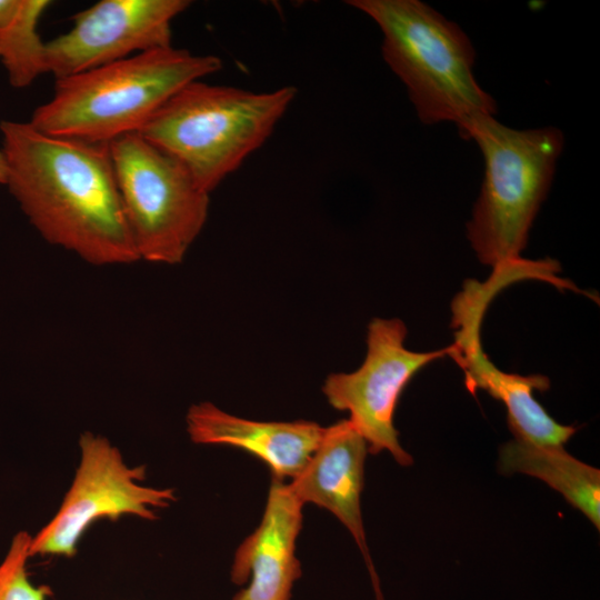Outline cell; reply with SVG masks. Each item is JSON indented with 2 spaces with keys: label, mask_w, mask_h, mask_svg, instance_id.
<instances>
[{
  "label": "cell",
  "mask_w": 600,
  "mask_h": 600,
  "mask_svg": "<svg viewBox=\"0 0 600 600\" xmlns=\"http://www.w3.org/2000/svg\"><path fill=\"white\" fill-rule=\"evenodd\" d=\"M0 132L6 186L47 242L93 266L140 261L109 143L50 136L29 121L3 120Z\"/></svg>",
  "instance_id": "obj_1"
},
{
  "label": "cell",
  "mask_w": 600,
  "mask_h": 600,
  "mask_svg": "<svg viewBox=\"0 0 600 600\" xmlns=\"http://www.w3.org/2000/svg\"><path fill=\"white\" fill-rule=\"evenodd\" d=\"M222 68L219 57L168 47L56 80L52 97L32 113L39 131L109 143L140 132L181 88Z\"/></svg>",
  "instance_id": "obj_2"
},
{
  "label": "cell",
  "mask_w": 600,
  "mask_h": 600,
  "mask_svg": "<svg viewBox=\"0 0 600 600\" xmlns=\"http://www.w3.org/2000/svg\"><path fill=\"white\" fill-rule=\"evenodd\" d=\"M382 32V57L408 90L421 122H454L459 132L496 101L473 74L474 49L460 27L419 0H349Z\"/></svg>",
  "instance_id": "obj_3"
},
{
  "label": "cell",
  "mask_w": 600,
  "mask_h": 600,
  "mask_svg": "<svg viewBox=\"0 0 600 600\" xmlns=\"http://www.w3.org/2000/svg\"><path fill=\"white\" fill-rule=\"evenodd\" d=\"M296 96L292 86L252 92L197 80L174 93L139 133L210 194L267 141Z\"/></svg>",
  "instance_id": "obj_4"
},
{
  "label": "cell",
  "mask_w": 600,
  "mask_h": 600,
  "mask_svg": "<svg viewBox=\"0 0 600 600\" xmlns=\"http://www.w3.org/2000/svg\"><path fill=\"white\" fill-rule=\"evenodd\" d=\"M459 133L474 140L484 159L468 239L479 260L497 268L520 258L551 187L564 138L552 127L512 129L491 114L476 116Z\"/></svg>",
  "instance_id": "obj_5"
},
{
  "label": "cell",
  "mask_w": 600,
  "mask_h": 600,
  "mask_svg": "<svg viewBox=\"0 0 600 600\" xmlns=\"http://www.w3.org/2000/svg\"><path fill=\"white\" fill-rule=\"evenodd\" d=\"M109 149L139 259L180 263L207 221L209 193L139 132L114 139Z\"/></svg>",
  "instance_id": "obj_6"
},
{
  "label": "cell",
  "mask_w": 600,
  "mask_h": 600,
  "mask_svg": "<svg viewBox=\"0 0 600 600\" xmlns=\"http://www.w3.org/2000/svg\"><path fill=\"white\" fill-rule=\"evenodd\" d=\"M79 447L80 463L73 481L58 512L32 537L30 557L71 558L94 521H117L122 516L156 520L154 509L167 508L176 501L174 489L139 484L146 477V466H127L120 450L107 438L83 432Z\"/></svg>",
  "instance_id": "obj_7"
},
{
  "label": "cell",
  "mask_w": 600,
  "mask_h": 600,
  "mask_svg": "<svg viewBox=\"0 0 600 600\" xmlns=\"http://www.w3.org/2000/svg\"><path fill=\"white\" fill-rule=\"evenodd\" d=\"M406 336L400 319H372L361 367L349 373L329 374L322 387L334 409L349 412L350 422L367 441L368 452L387 450L401 466H410L413 460L401 447L393 426L400 396L420 369L453 351L452 344L428 352L411 351L403 344Z\"/></svg>",
  "instance_id": "obj_8"
},
{
  "label": "cell",
  "mask_w": 600,
  "mask_h": 600,
  "mask_svg": "<svg viewBox=\"0 0 600 600\" xmlns=\"http://www.w3.org/2000/svg\"><path fill=\"white\" fill-rule=\"evenodd\" d=\"M189 0H101L72 17V28L46 41L44 72L58 79L137 53L171 47V23Z\"/></svg>",
  "instance_id": "obj_9"
},
{
  "label": "cell",
  "mask_w": 600,
  "mask_h": 600,
  "mask_svg": "<svg viewBox=\"0 0 600 600\" xmlns=\"http://www.w3.org/2000/svg\"><path fill=\"white\" fill-rule=\"evenodd\" d=\"M496 296L497 290L490 282H464L451 307L456 331L450 357L462 369L470 392L484 390L504 404L514 440L534 446L563 447L577 428L557 422L533 397L536 390L549 389V379L541 374L504 372L490 361L482 349L481 322Z\"/></svg>",
  "instance_id": "obj_10"
},
{
  "label": "cell",
  "mask_w": 600,
  "mask_h": 600,
  "mask_svg": "<svg viewBox=\"0 0 600 600\" xmlns=\"http://www.w3.org/2000/svg\"><path fill=\"white\" fill-rule=\"evenodd\" d=\"M367 452V441L350 420H340L324 428L317 449L288 486L302 504L311 502L329 510L350 531L367 563L376 599L383 600L360 509Z\"/></svg>",
  "instance_id": "obj_11"
},
{
  "label": "cell",
  "mask_w": 600,
  "mask_h": 600,
  "mask_svg": "<svg viewBox=\"0 0 600 600\" xmlns=\"http://www.w3.org/2000/svg\"><path fill=\"white\" fill-rule=\"evenodd\" d=\"M303 504L288 483L272 477L259 527L239 546L231 581L243 586L233 600H290L301 576L296 541L302 527Z\"/></svg>",
  "instance_id": "obj_12"
},
{
  "label": "cell",
  "mask_w": 600,
  "mask_h": 600,
  "mask_svg": "<svg viewBox=\"0 0 600 600\" xmlns=\"http://www.w3.org/2000/svg\"><path fill=\"white\" fill-rule=\"evenodd\" d=\"M187 431L198 444L242 449L267 463L272 477L293 479L317 449L324 428L312 421H253L227 413L211 402L189 408Z\"/></svg>",
  "instance_id": "obj_13"
},
{
  "label": "cell",
  "mask_w": 600,
  "mask_h": 600,
  "mask_svg": "<svg viewBox=\"0 0 600 600\" xmlns=\"http://www.w3.org/2000/svg\"><path fill=\"white\" fill-rule=\"evenodd\" d=\"M499 470L544 481L600 528V470L576 459L563 447L509 441L500 448Z\"/></svg>",
  "instance_id": "obj_14"
},
{
  "label": "cell",
  "mask_w": 600,
  "mask_h": 600,
  "mask_svg": "<svg viewBox=\"0 0 600 600\" xmlns=\"http://www.w3.org/2000/svg\"><path fill=\"white\" fill-rule=\"evenodd\" d=\"M48 0H0V61L13 88H26L44 72L38 24Z\"/></svg>",
  "instance_id": "obj_15"
},
{
  "label": "cell",
  "mask_w": 600,
  "mask_h": 600,
  "mask_svg": "<svg viewBox=\"0 0 600 600\" xmlns=\"http://www.w3.org/2000/svg\"><path fill=\"white\" fill-rule=\"evenodd\" d=\"M32 536L19 531L0 563V600H48L53 596L50 586H34L27 572Z\"/></svg>",
  "instance_id": "obj_16"
},
{
  "label": "cell",
  "mask_w": 600,
  "mask_h": 600,
  "mask_svg": "<svg viewBox=\"0 0 600 600\" xmlns=\"http://www.w3.org/2000/svg\"><path fill=\"white\" fill-rule=\"evenodd\" d=\"M8 167L2 149L0 148V184L7 183Z\"/></svg>",
  "instance_id": "obj_17"
}]
</instances>
